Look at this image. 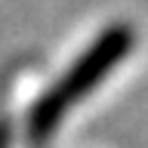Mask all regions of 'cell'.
<instances>
[{
    "label": "cell",
    "mask_w": 148,
    "mask_h": 148,
    "mask_svg": "<svg viewBox=\"0 0 148 148\" xmlns=\"http://www.w3.org/2000/svg\"><path fill=\"white\" fill-rule=\"evenodd\" d=\"M133 40H136V34L123 22L111 25L108 31H102L80 53V59L34 102V108L28 114V136H31V142H46V139L53 136L65 114L90 90H96L117 62H123L130 56Z\"/></svg>",
    "instance_id": "obj_1"
}]
</instances>
